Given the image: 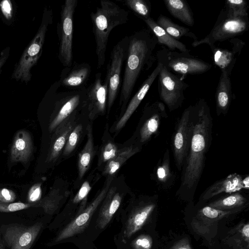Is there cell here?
I'll list each match as a JSON object with an SVG mask.
<instances>
[{
    "instance_id": "d6a6232c",
    "label": "cell",
    "mask_w": 249,
    "mask_h": 249,
    "mask_svg": "<svg viewBox=\"0 0 249 249\" xmlns=\"http://www.w3.org/2000/svg\"><path fill=\"white\" fill-rule=\"evenodd\" d=\"M121 1L143 20L150 17L151 6L148 0H124Z\"/></svg>"
},
{
    "instance_id": "cb8c5ba5",
    "label": "cell",
    "mask_w": 249,
    "mask_h": 249,
    "mask_svg": "<svg viewBox=\"0 0 249 249\" xmlns=\"http://www.w3.org/2000/svg\"><path fill=\"white\" fill-rule=\"evenodd\" d=\"M231 74L225 71H221L215 94L218 115L227 112L231 101Z\"/></svg>"
},
{
    "instance_id": "1f68e13d",
    "label": "cell",
    "mask_w": 249,
    "mask_h": 249,
    "mask_svg": "<svg viewBox=\"0 0 249 249\" xmlns=\"http://www.w3.org/2000/svg\"><path fill=\"white\" fill-rule=\"evenodd\" d=\"M156 179L162 187H168L171 184L174 178L170 165L169 151L166 150L162 160L159 162L155 171Z\"/></svg>"
},
{
    "instance_id": "4dcf8cb0",
    "label": "cell",
    "mask_w": 249,
    "mask_h": 249,
    "mask_svg": "<svg viewBox=\"0 0 249 249\" xmlns=\"http://www.w3.org/2000/svg\"><path fill=\"white\" fill-rule=\"evenodd\" d=\"M212 51L215 65L220 68L221 71H225L231 74L236 61V54L231 50L215 47Z\"/></svg>"
},
{
    "instance_id": "f546056e",
    "label": "cell",
    "mask_w": 249,
    "mask_h": 249,
    "mask_svg": "<svg viewBox=\"0 0 249 249\" xmlns=\"http://www.w3.org/2000/svg\"><path fill=\"white\" fill-rule=\"evenodd\" d=\"M139 151L140 148L139 147L134 146L125 147L119 150L116 156L107 162L104 168L103 174L108 175L114 174L126 160Z\"/></svg>"
},
{
    "instance_id": "5b68a950",
    "label": "cell",
    "mask_w": 249,
    "mask_h": 249,
    "mask_svg": "<svg viewBox=\"0 0 249 249\" xmlns=\"http://www.w3.org/2000/svg\"><path fill=\"white\" fill-rule=\"evenodd\" d=\"M156 57L169 71L183 76L201 74L212 68L209 63L190 53L172 51L164 47L156 52Z\"/></svg>"
},
{
    "instance_id": "836d02e7",
    "label": "cell",
    "mask_w": 249,
    "mask_h": 249,
    "mask_svg": "<svg viewBox=\"0 0 249 249\" xmlns=\"http://www.w3.org/2000/svg\"><path fill=\"white\" fill-rule=\"evenodd\" d=\"M62 196L55 190H52L41 200L34 204V207H42L48 214H52L57 209Z\"/></svg>"
},
{
    "instance_id": "ffe728a7",
    "label": "cell",
    "mask_w": 249,
    "mask_h": 249,
    "mask_svg": "<svg viewBox=\"0 0 249 249\" xmlns=\"http://www.w3.org/2000/svg\"><path fill=\"white\" fill-rule=\"evenodd\" d=\"M243 179L241 176L236 173L229 175L209 187L203 194L202 200H208L223 193L232 194L242 189H246Z\"/></svg>"
},
{
    "instance_id": "9c48e42d",
    "label": "cell",
    "mask_w": 249,
    "mask_h": 249,
    "mask_svg": "<svg viewBox=\"0 0 249 249\" xmlns=\"http://www.w3.org/2000/svg\"><path fill=\"white\" fill-rule=\"evenodd\" d=\"M128 36L120 40L113 48L107 67L106 78L108 82L107 109L113 105L120 89L121 71L124 62Z\"/></svg>"
},
{
    "instance_id": "d4e9b609",
    "label": "cell",
    "mask_w": 249,
    "mask_h": 249,
    "mask_svg": "<svg viewBox=\"0 0 249 249\" xmlns=\"http://www.w3.org/2000/svg\"><path fill=\"white\" fill-rule=\"evenodd\" d=\"M223 242L232 249H249V222H241L229 230Z\"/></svg>"
},
{
    "instance_id": "8fae6325",
    "label": "cell",
    "mask_w": 249,
    "mask_h": 249,
    "mask_svg": "<svg viewBox=\"0 0 249 249\" xmlns=\"http://www.w3.org/2000/svg\"><path fill=\"white\" fill-rule=\"evenodd\" d=\"M109 180L96 198L58 234L53 242L56 243L81 233L88 226L95 211L105 197L109 188Z\"/></svg>"
},
{
    "instance_id": "4fadbf2b",
    "label": "cell",
    "mask_w": 249,
    "mask_h": 249,
    "mask_svg": "<svg viewBox=\"0 0 249 249\" xmlns=\"http://www.w3.org/2000/svg\"><path fill=\"white\" fill-rule=\"evenodd\" d=\"M107 79H102L101 72L96 73L94 81L87 87L86 109L89 118L93 119L105 113L108 95Z\"/></svg>"
},
{
    "instance_id": "ba28073f",
    "label": "cell",
    "mask_w": 249,
    "mask_h": 249,
    "mask_svg": "<svg viewBox=\"0 0 249 249\" xmlns=\"http://www.w3.org/2000/svg\"><path fill=\"white\" fill-rule=\"evenodd\" d=\"M158 88L160 99L170 111L179 107L184 100V91L189 87L177 74L162 67L158 75Z\"/></svg>"
},
{
    "instance_id": "30bf717a",
    "label": "cell",
    "mask_w": 249,
    "mask_h": 249,
    "mask_svg": "<svg viewBox=\"0 0 249 249\" xmlns=\"http://www.w3.org/2000/svg\"><path fill=\"white\" fill-rule=\"evenodd\" d=\"M42 222L30 226L11 224L4 226L1 239L8 249H30L43 228Z\"/></svg>"
},
{
    "instance_id": "7bdbcfd3",
    "label": "cell",
    "mask_w": 249,
    "mask_h": 249,
    "mask_svg": "<svg viewBox=\"0 0 249 249\" xmlns=\"http://www.w3.org/2000/svg\"><path fill=\"white\" fill-rule=\"evenodd\" d=\"M0 10L5 18L10 19L12 17L13 8L9 0H4L0 2Z\"/></svg>"
},
{
    "instance_id": "8d00e7d4",
    "label": "cell",
    "mask_w": 249,
    "mask_h": 249,
    "mask_svg": "<svg viewBox=\"0 0 249 249\" xmlns=\"http://www.w3.org/2000/svg\"><path fill=\"white\" fill-rule=\"evenodd\" d=\"M91 189V184L87 180L82 185L79 190L76 194L73 199V202L77 204L80 202H82V206L79 213L81 212L85 207L87 197Z\"/></svg>"
},
{
    "instance_id": "b9f144b4",
    "label": "cell",
    "mask_w": 249,
    "mask_h": 249,
    "mask_svg": "<svg viewBox=\"0 0 249 249\" xmlns=\"http://www.w3.org/2000/svg\"><path fill=\"white\" fill-rule=\"evenodd\" d=\"M16 198V194L12 190L7 188L0 189V203H12Z\"/></svg>"
},
{
    "instance_id": "44dd1931",
    "label": "cell",
    "mask_w": 249,
    "mask_h": 249,
    "mask_svg": "<svg viewBox=\"0 0 249 249\" xmlns=\"http://www.w3.org/2000/svg\"><path fill=\"white\" fill-rule=\"evenodd\" d=\"M33 150L30 133L25 130L18 131L14 137L10 152L12 162H26L30 159Z\"/></svg>"
},
{
    "instance_id": "4316f807",
    "label": "cell",
    "mask_w": 249,
    "mask_h": 249,
    "mask_svg": "<svg viewBox=\"0 0 249 249\" xmlns=\"http://www.w3.org/2000/svg\"><path fill=\"white\" fill-rule=\"evenodd\" d=\"M156 22L166 33L178 40L183 36L189 37L195 40H197L196 36L189 29L175 23L164 15H160Z\"/></svg>"
},
{
    "instance_id": "ac0fdd59",
    "label": "cell",
    "mask_w": 249,
    "mask_h": 249,
    "mask_svg": "<svg viewBox=\"0 0 249 249\" xmlns=\"http://www.w3.org/2000/svg\"><path fill=\"white\" fill-rule=\"evenodd\" d=\"M77 112L60 124L56 128L52 139L51 144L46 161H53L56 160L64 147L68 137L75 127Z\"/></svg>"
},
{
    "instance_id": "f6af8a7d",
    "label": "cell",
    "mask_w": 249,
    "mask_h": 249,
    "mask_svg": "<svg viewBox=\"0 0 249 249\" xmlns=\"http://www.w3.org/2000/svg\"><path fill=\"white\" fill-rule=\"evenodd\" d=\"M170 249H192V248L189 239L187 237H184L175 243Z\"/></svg>"
},
{
    "instance_id": "ab89813d",
    "label": "cell",
    "mask_w": 249,
    "mask_h": 249,
    "mask_svg": "<svg viewBox=\"0 0 249 249\" xmlns=\"http://www.w3.org/2000/svg\"><path fill=\"white\" fill-rule=\"evenodd\" d=\"M118 152V150L114 143L111 142H107L105 144L102 150L101 156V161H107V162L113 159Z\"/></svg>"
},
{
    "instance_id": "74e56055",
    "label": "cell",
    "mask_w": 249,
    "mask_h": 249,
    "mask_svg": "<svg viewBox=\"0 0 249 249\" xmlns=\"http://www.w3.org/2000/svg\"><path fill=\"white\" fill-rule=\"evenodd\" d=\"M34 207L31 203H25L21 202H12L9 203H0V212L10 213L28 209Z\"/></svg>"
},
{
    "instance_id": "9a60e30c",
    "label": "cell",
    "mask_w": 249,
    "mask_h": 249,
    "mask_svg": "<svg viewBox=\"0 0 249 249\" xmlns=\"http://www.w3.org/2000/svg\"><path fill=\"white\" fill-rule=\"evenodd\" d=\"M144 114L147 118L140 131V141L142 143L147 142L156 134L161 119L167 116L164 104L160 101L147 104L144 108Z\"/></svg>"
},
{
    "instance_id": "2e32d148",
    "label": "cell",
    "mask_w": 249,
    "mask_h": 249,
    "mask_svg": "<svg viewBox=\"0 0 249 249\" xmlns=\"http://www.w3.org/2000/svg\"><path fill=\"white\" fill-rule=\"evenodd\" d=\"M162 67V64L158 62L156 68L144 80L127 105L122 116L116 124V130L120 129L125 124L144 98L155 80L158 77Z\"/></svg>"
},
{
    "instance_id": "603a6c76",
    "label": "cell",
    "mask_w": 249,
    "mask_h": 249,
    "mask_svg": "<svg viewBox=\"0 0 249 249\" xmlns=\"http://www.w3.org/2000/svg\"><path fill=\"white\" fill-rule=\"evenodd\" d=\"M148 29L155 36L157 39V43L162 44L167 49L172 51H176L189 53L190 50L182 42L178 40L166 33L160 27L156 21L151 17L143 20Z\"/></svg>"
},
{
    "instance_id": "7a4b0ae2",
    "label": "cell",
    "mask_w": 249,
    "mask_h": 249,
    "mask_svg": "<svg viewBox=\"0 0 249 249\" xmlns=\"http://www.w3.org/2000/svg\"><path fill=\"white\" fill-rule=\"evenodd\" d=\"M157 39L149 29H143L128 36L125 68L119 103L125 110L134 88L142 72L149 70L156 59Z\"/></svg>"
},
{
    "instance_id": "f35d334b",
    "label": "cell",
    "mask_w": 249,
    "mask_h": 249,
    "mask_svg": "<svg viewBox=\"0 0 249 249\" xmlns=\"http://www.w3.org/2000/svg\"><path fill=\"white\" fill-rule=\"evenodd\" d=\"M152 245V238L147 234H142L132 242V246L134 249H151Z\"/></svg>"
},
{
    "instance_id": "277c9868",
    "label": "cell",
    "mask_w": 249,
    "mask_h": 249,
    "mask_svg": "<svg viewBox=\"0 0 249 249\" xmlns=\"http://www.w3.org/2000/svg\"><path fill=\"white\" fill-rule=\"evenodd\" d=\"M248 16H233L224 8L210 33L203 39L194 41L192 46L195 47L202 44H207L212 50L216 42H222L239 36L248 30Z\"/></svg>"
},
{
    "instance_id": "8992f818",
    "label": "cell",
    "mask_w": 249,
    "mask_h": 249,
    "mask_svg": "<svg viewBox=\"0 0 249 249\" xmlns=\"http://www.w3.org/2000/svg\"><path fill=\"white\" fill-rule=\"evenodd\" d=\"M52 10L45 9L41 24L35 36L25 50L12 77L28 82L31 78V70L40 57L48 25L52 22Z\"/></svg>"
},
{
    "instance_id": "6da1fadb",
    "label": "cell",
    "mask_w": 249,
    "mask_h": 249,
    "mask_svg": "<svg viewBox=\"0 0 249 249\" xmlns=\"http://www.w3.org/2000/svg\"><path fill=\"white\" fill-rule=\"evenodd\" d=\"M191 125L189 148L179 188V190L187 192L195 191L197 186L212 138L213 118L204 99L191 105Z\"/></svg>"
},
{
    "instance_id": "f1b7e54d",
    "label": "cell",
    "mask_w": 249,
    "mask_h": 249,
    "mask_svg": "<svg viewBox=\"0 0 249 249\" xmlns=\"http://www.w3.org/2000/svg\"><path fill=\"white\" fill-rule=\"evenodd\" d=\"M87 141L78 157V167L80 179L82 178L89 169L94 153L92 128L90 125L87 127Z\"/></svg>"
},
{
    "instance_id": "d6986e66",
    "label": "cell",
    "mask_w": 249,
    "mask_h": 249,
    "mask_svg": "<svg viewBox=\"0 0 249 249\" xmlns=\"http://www.w3.org/2000/svg\"><path fill=\"white\" fill-rule=\"evenodd\" d=\"M122 199L120 194L116 192V188H109L103 200L96 220V225L99 229H104L109 223L119 209Z\"/></svg>"
},
{
    "instance_id": "7c38bea8",
    "label": "cell",
    "mask_w": 249,
    "mask_h": 249,
    "mask_svg": "<svg viewBox=\"0 0 249 249\" xmlns=\"http://www.w3.org/2000/svg\"><path fill=\"white\" fill-rule=\"evenodd\" d=\"M191 105L185 108L177 124L173 140L176 165L179 171L183 167L188 150L191 134Z\"/></svg>"
},
{
    "instance_id": "484cf974",
    "label": "cell",
    "mask_w": 249,
    "mask_h": 249,
    "mask_svg": "<svg viewBox=\"0 0 249 249\" xmlns=\"http://www.w3.org/2000/svg\"><path fill=\"white\" fill-rule=\"evenodd\" d=\"M165 5L169 13L175 18L189 26L195 23L192 11L184 0H164Z\"/></svg>"
},
{
    "instance_id": "e575fe53",
    "label": "cell",
    "mask_w": 249,
    "mask_h": 249,
    "mask_svg": "<svg viewBox=\"0 0 249 249\" xmlns=\"http://www.w3.org/2000/svg\"><path fill=\"white\" fill-rule=\"evenodd\" d=\"M227 12L234 17L248 16L247 3L243 0H228L225 7Z\"/></svg>"
},
{
    "instance_id": "83f0119b",
    "label": "cell",
    "mask_w": 249,
    "mask_h": 249,
    "mask_svg": "<svg viewBox=\"0 0 249 249\" xmlns=\"http://www.w3.org/2000/svg\"><path fill=\"white\" fill-rule=\"evenodd\" d=\"M247 201L242 194L236 192L213 201L208 206L219 210L230 211L244 208Z\"/></svg>"
},
{
    "instance_id": "5bb4252c",
    "label": "cell",
    "mask_w": 249,
    "mask_h": 249,
    "mask_svg": "<svg viewBox=\"0 0 249 249\" xmlns=\"http://www.w3.org/2000/svg\"><path fill=\"white\" fill-rule=\"evenodd\" d=\"M243 209L230 211L219 210L209 206L199 210L191 221V227L195 232L200 235L210 233L212 229L224 218L236 213Z\"/></svg>"
},
{
    "instance_id": "7dc6e473",
    "label": "cell",
    "mask_w": 249,
    "mask_h": 249,
    "mask_svg": "<svg viewBox=\"0 0 249 249\" xmlns=\"http://www.w3.org/2000/svg\"><path fill=\"white\" fill-rule=\"evenodd\" d=\"M243 183L246 189L248 190L249 188V176H247L246 178L243 179Z\"/></svg>"
},
{
    "instance_id": "7402d4cb",
    "label": "cell",
    "mask_w": 249,
    "mask_h": 249,
    "mask_svg": "<svg viewBox=\"0 0 249 249\" xmlns=\"http://www.w3.org/2000/svg\"><path fill=\"white\" fill-rule=\"evenodd\" d=\"M156 207L154 203H149L133 211L126 223L124 237L128 239L139 231L145 224Z\"/></svg>"
},
{
    "instance_id": "d590c367",
    "label": "cell",
    "mask_w": 249,
    "mask_h": 249,
    "mask_svg": "<svg viewBox=\"0 0 249 249\" xmlns=\"http://www.w3.org/2000/svg\"><path fill=\"white\" fill-rule=\"evenodd\" d=\"M82 130V126L79 124L75 125L70 133L63 150V154L70 155L74 149L79 139Z\"/></svg>"
},
{
    "instance_id": "52a82bcc",
    "label": "cell",
    "mask_w": 249,
    "mask_h": 249,
    "mask_svg": "<svg viewBox=\"0 0 249 249\" xmlns=\"http://www.w3.org/2000/svg\"><path fill=\"white\" fill-rule=\"evenodd\" d=\"M77 2V0L64 1L57 27L59 43L58 57L65 68H70L72 65L73 15Z\"/></svg>"
},
{
    "instance_id": "60d3db41",
    "label": "cell",
    "mask_w": 249,
    "mask_h": 249,
    "mask_svg": "<svg viewBox=\"0 0 249 249\" xmlns=\"http://www.w3.org/2000/svg\"><path fill=\"white\" fill-rule=\"evenodd\" d=\"M41 196V184L40 183L36 184L31 188L29 191L27 197L28 203L34 205L40 200Z\"/></svg>"
},
{
    "instance_id": "e0dca14e",
    "label": "cell",
    "mask_w": 249,
    "mask_h": 249,
    "mask_svg": "<svg viewBox=\"0 0 249 249\" xmlns=\"http://www.w3.org/2000/svg\"><path fill=\"white\" fill-rule=\"evenodd\" d=\"M91 71L90 66L86 63L77 64L65 68L59 81L62 86L69 89L85 87Z\"/></svg>"
},
{
    "instance_id": "bcb514c9",
    "label": "cell",
    "mask_w": 249,
    "mask_h": 249,
    "mask_svg": "<svg viewBox=\"0 0 249 249\" xmlns=\"http://www.w3.org/2000/svg\"><path fill=\"white\" fill-rule=\"evenodd\" d=\"M9 55V51L7 50V49L6 50L3 51L0 56V71L1 70V68L3 66V65L5 64L8 56Z\"/></svg>"
},
{
    "instance_id": "ee69618b",
    "label": "cell",
    "mask_w": 249,
    "mask_h": 249,
    "mask_svg": "<svg viewBox=\"0 0 249 249\" xmlns=\"http://www.w3.org/2000/svg\"><path fill=\"white\" fill-rule=\"evenodd\" d=\"M230 42L232 45L231 51L235 54L237 53L239 54L242 49L245 45V42L238 38H231L230 40Z\"/></svg>"
},
{
    "instance_id": "c3c4849f",
    "label": "cell",
    "mask_w": 249,
    "mask_h": 249,
    "mask_svg": "<svg viewBox=\"0 0 249 249\" xmlns=\"http://www.w3.org/2000/svg\"><path fill=\"white\" fill-rule=\"evenodd\" d=\"M0 249H5L4 245L2 242L1 235L0 234Z\"/></svg>"
},
{
    "instance_id": "3957f363",
    "label": "cell",
    "mask_w": 249,
    "mask_h": 249,
    "mask_svg": "<svg viewBox=\"0 0 249 249\" xmlns=\"http://www.w3.org/2000/svg\"><path fill=\"white\" fill-rule=\"evenodd\" d=\"M92 32L95 41L97 68L105 64L108 37L113 29L126 23L128 12L109 0H101L100 6L90 14Z\"/></svg>"
}]
</instances>
